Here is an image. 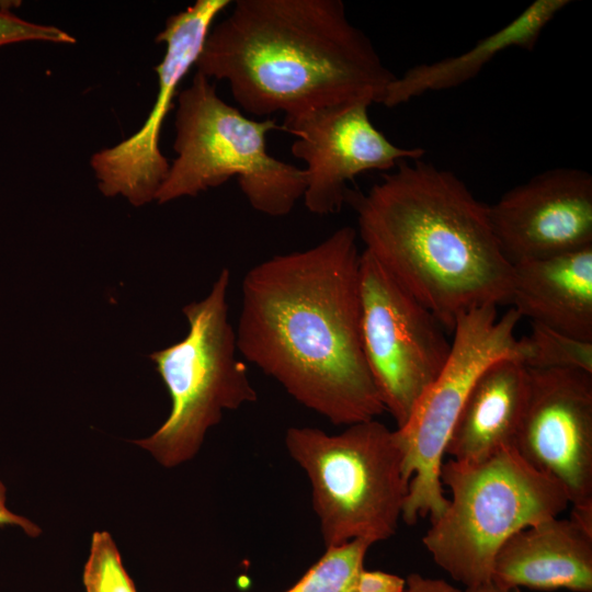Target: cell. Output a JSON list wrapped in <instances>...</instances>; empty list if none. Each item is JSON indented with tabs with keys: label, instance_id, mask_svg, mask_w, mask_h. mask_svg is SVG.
Returning a JSON list of instances; mask_svg holds the SVG:
<instances>
[{
	"label": "cell",
	"instance_id": "obj_22",
	"mask_svg": "<svg viewBox=\"0 0 592 592\" xmlns=\"http://www.w3.org/2000/svg\"><path fill=\"white\" fill-rule=\"evenodd\" d=\"M406 579L379 571L363 569L357 580V592H405Z\"/></svg>",
	"mask_w": 592,
	"mask_h": 592
},
{
	"label": "cell",
	"instance_id": "obj_14",
	"mask_svg": "<svg viewBox=\"0 0 592 592\" xmlns=\"http://www.w3.org/2000/svg\"><path fill=\"white\" fill-rule=\"evenodd\" d=\"M491 582L509 590L592 592V534L558 516L527 526L498 550Z\"/></svg>",
	"mask_w": 592,
	"mask_h": 592
},
{
	"label": "cell",
	"instance_id": "obj_6",
	"mask_svg": "<svg viewBox=\"0 0 592 592\" xmlns=\"http://www.w3.org/2000/svg\"><path fill=\"white\" fill-rule=\"evenodd\" d=\"M285 447L306 473L325 547L394 536L409 481L395 430L376 419L339 434L311 426L286 430Z\"/></svg>",
	"mask_w": 592,
	"mask_h": 592
},
{
	"label": "cell",
	"instance_id": "obj_17",
	"mask_svg": "<svg viewBox=\"0 0 592 592\" xmlns=\"http://www.w3.org/2000/svg\"><path fill=\"white\" fill-rule=\"evenodd\" d=\"M569 0H535L500 30L457 56L412 66L387 87L380 104L394 107L425 92L458 87L475 78L498 54L511 48L533 49L548 23Z\"/></svg>",
	"mask_w": 592,
	"mask_h": 592
},
{
	"label": "cell",
	"instance_id": "obj_4",
	"mask_svg": "<svg viewBox=\"0 0 592 592\" xmlns=\"http://www.w3.org/2000/svg\"><path fill=\"white\" fill-rule=\"evenodd\" d=\"M440 479L452 498L422 537L433 561L471 588L491 581L494 557L516 532L559 516L565 488L531 466L514 447L480 462L442 463Z\"/></svg>",
	"mask_w": 592,
	"mask_h": 592
},
{
	"label": "cell",
	"instance_id": "obj_21",
	"mask_svg": "<svg viewBox=\"0 0 592 592\" xmlns=\"http://www.w3.org/2000/svg\"><path fill=\"white\" fill-rule=\"evenodd\" d=\"M29 41L76 43L75 37L56 26L29 22L0 10V46Z\"/></svg>",
	"mask_w": 592,
	"mask_h": 592
},
{
	"label": "cell",
	"instance_id": "obj_5",
	"mask_svg": "<svg viewBox=\"0 0 592 592\" xmlns=\"http://www.w3.org/2000/svg\"><path fill=\"white\" fill-rule=\"evenodd\" d=\"M175 129L178 157L156 194L158 203L196 196L232 177L252 208L267 216L289 214L303 197L304 169L266 150V134L282 126L274 118H248L200 72L178 94Z\"/></svg>",
	"mask_w": 592,
	"mask_h": 592
},
{
	"label": "cell",
	"instance_id": "obj_8",
	"mask_svg": "<svg viewBox=\"0 0 592 592\" xmlns=\"http://www.w3.org/2000/svg\"><path fill=\"white\" fill-rule=\"evenodd\" d=\"M521 316L510 308L500 318L487 305L460 315L455 323L448 357L418 400L407 422L395 430L409 481L401 520L414 525L421 517L437 520L446 510L440 479L447 442L463 405L480 374L502 358L521 361L515 328Z\"/></svg>",
	"mask_w": 592,
	"mask_h": 592
},
{
	"label": "cell",
	"instance_id": "obj_24",
	"mask_svg": "<svg viewBox=\"0 0 592 592\" xmlns=\"http://www.w3.org/2000/svg\"><path fill=\"white\" fill-rule=\"evenodd\" d=\"M405 592H462L442 579L423 577L419 573H411L406 579Z\"/></svg>",
	"mask_w": 592,
	"mask_h": 592
},
{
	"label": "cell",
	"instance_id": "obj_9",
	"mask_svg": "<svg viewBox=\"0 0 592 592\" xmlns=\"http://www.w3.org/2000/svg\"><path fill=\"white\" fill-rule=\"evenodd\" d=\"M361 330L366 363L397 428L442 371L451 341L440 320L366 250L360 257Z\"/></svg>",
	"mask_w": 592,
	"mask_h": 592
},
{
	"label": "cell",
	"instance_id": "obj_10",
	"mask_svg": "<svg viewBox=\"0 0 592 592\" xmlns=\"http://www.w3.org/2000/svg\"><path fill=\"white\" fill-rule=\"evenodd\" d=\"M371 104L358 100L284 117L282 130L296 137L292 153L306 163L303 198L310 213H338L348 202V183L358 174L423 158L422 148L397 146L374 126Z\"/></svg>",
	"mask_w": 592,
	"mask_h": 592
},
{
	"label": "cell",
	"instance_id": "obj_19",
	"mask_svg": "<svg viewBox=\"0 0 592 592\" xmlns=\"http://www.w3.org/2000/svg\"><path fill=\"white\" fill-rule=\"evenodd\" d=\"M521 362L530 369H579L592 374V342L531 322L520 339Z\"/></svg>",
	"mask_w": 592,
	"mask_h": 592
},
{
	"label": "cell",
	"instance_id": "obj_16",
	"mask_svg": "<svg viewBox=\"0 0 592 592\" xmlns=\"http://www.w3.org/2000/svg\"><path fill=\"white\" fill-rule=\"evenodd\" d=\"M530 387L527 367L517 358L488 366L471 387L446 445L458 462H480L514 442Z\"/></svg>",
	"mask_w": 592,
	"mask_h": 592
},
{
	"label": "cell",
	"instance_id": "obj_12",
	"mask_svg": "<svg viewBox=\"0 0 592 592\" xmlns=\"http://www.w3.org/2000/svg\"><path fill=\"white\" fill-rule=\"evenodd\" d=\"M527 369L528 397L514 448L565 488L571 506H592V374Z\"/></svg>",
	"mask_w": 592,
	"mask_h": 592
},
{
	"label": "cell",
	"instance_id": "obj_18",
	"mask_svg": "<svg viewBox=\"0 0 592 592\" xmlns=\"http://www.w3.org/2000/svg\"><path fill=\"white\" fill-rule=\"evenodd\" d=\"M372 545L354 539L326 547L325 554L284 592H357L358 576Z\"/></svg>",
	"mask_w": 592,
	"mask_h": 592
},
{
	"label": "cell",
	"instance_id": "obj_7",
	"mask_svg": "<svg viewBox=\"0 0 592 592\" xmlns=\"http://www.w3.org/2000/svg\"><path fill=\"white\" fill-rule=\"evenodd\" d=\"M229 282L230 271L225 267L203 300L183 308L189 322L186 337L149 355L172 406L163 424L135 443L164 467L193 458L225 410H237L258 399L248 368L237 356L227 301Z\"/></svg>",
	"mask_w": 592,
	"mask_h": 592
},
{
	"label": "cell",
	"instance_id": "obj_25",
	"mask_svg": "<svg viewBox=\"0 0 592 592\" xmlns=\"http://www.w3.org/2000/svg\"><path fill=\"white\" fill-rule=\"evenodd\" d=\"M464 592H520L517 589L509 590L501 587L496 585L491 581L488 583H483L480 585L471 587V588H465Z\"/></svg>",
	"mask_w": 592,
	"mask_h": 592
},
{
	"label": "cell",
	"instance_id": "obj_11",
	"mask_svg": "<svg viewBox=\"0 0 592 592\" xmlns=\"http://www.w3.org/2000/svg\"><path fill=\"white\" fill-rule=\"evenodd\" d=\"M230 3V0H197L167 20L156 37L167 48L162 61L155 67L159 91L147 121L136 134L91 158L104 195L121 194L134 206L155 200L170 169L159 149L162 124L173 106L179 83L202 52L214 20Z\"/></svg>",
	"mask_w": 592,
	"mask_h": 592
},
{
	"label": "cell",
	"instance_id": "obj_2",
	"mask_svg": "<svg viewBox=\"0 0 592 592\" xmlns=\"http://www.w3.org/2000/svg\"><path fill=\"white\" fill-rule=\"evenodd\" d=\"M365 249L452 333L478 307L510 304L512 264L488 205L454 172L423 158L400 161L367 193L350 191Z\"/></svg>",
	"mask_w": 592,
	"mask_h": 592
},
{
	"label": "cell",
	"instance_id": "obj_20",
	"mask_svg": "<svg viewBox=\"0 0 592 592\" xmlns=\"http://www.w3.org/2000/svg\"><path fill=\"white\" fill-rule=\"evenodd\" d=\"M87 592H136L119 551L107 532H94L83 570Z\"/></svg>",
	"mask_w": 592,
	"mask_h": 592
},
{
	"label": "cell",
	"instance_id": "obj_3",
	"mask_svg": "<svg viewBox=\"0 0 592 592\" xmlns=\"http://www.w3.org/2000/svg\"><path fill=\"white\" fill-rule=\"evenodd\" d=\"M209 30L195 62L226 80L254 116L294 117L345 102L380 103L397 75L341 0H236Z\"/></svg>",
	"mask_w": 592,
	"mask_h": 592
},
{
	"label": "cell",
	"instance_id": "obj_15",
	"mask_svg": "<svg viewBox=\"0 0 592 592\" xmlns=\"http://www.w3.org/2000/svg\"><path fill=\"white\" fill-rule=\"evenodd\" d=\"M512 267L510 304L521 318L592 342V246Z\"/></svg>",
	"mask_w": 592,
	"mask_h": 592
},
{
	"label": "cell",
	"instance_id": "obj_13",
	"mask_svg": "<svg viewBox=\"0 0 592 592\" xmlns=\"http://www.w3.org/2000/svg\"><path fill=\"white\" fill-rule=\"evenodd\" d=\"M498 244L513 265L592 246V175L555 168L488 205Z\"/></svg>",
	"mask_w": 592,
	"mask_h": 592
},
{
	"label": "cell",
	"instance_id": "obj_1",
	"mask_svg": "<svg viewBox=\"0 0 592 592\" xmlns=\"http://www.w3.org/2000/svg\"><path fill=\"white\" fill-rule=\"evenodd\" d=\"M356 240L344 226L250 269L236 330L248 362L301 406L346 426L386 411L363 351Z\"/></svg>",
	"mask_w": 592,
	"mask_h": 592
},
{
	"label": "cell",
	"instance_id": "obj_23",
	"mask_svg": "<svg viewBox=\"0 0 592 592\" xmlns=\"http://www.w3.org/2000/svg\"><path fill=\"white\" fill-rule=\"evenodd\" d=\"M12 525L22 528L31 537L38 536L41 528L30 520L11 512L7 506L5 487L0 480V526Z\"/></svg>",
	"mask_w": 592,
	"mask_h": 592
}]
</instances>
